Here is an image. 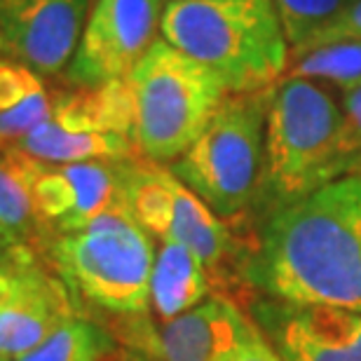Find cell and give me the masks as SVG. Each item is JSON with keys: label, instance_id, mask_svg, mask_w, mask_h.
<instances>
[{"label": "cell", "instance_id": "44dd1931", "mask_svg": "<svg viewBox=\"0 0 361 361\" xmlns=\"http://www.w3.org/2000/svg\"><path fill=\"white\" fill-rule=\"evenodd\" d=\"M348 40H361V0H350L343 7V12L331 21L326 28L312 35L305 45L291 49V56H298L307 49L331 45V42H348Z\"/></svg>", "mask_w": 361, "mask_h": 361}, {"label": "cell", "instance_id": "9a60e30c", "mask_svg": "<svg viewBox=\"0 0 361 361\" xmlns=\"http://www.w3.org/2000/svg\"><path fill=\"white\" fill-rule=\"evenodd\" d=\"M10 153H21L49 164L120 162L139 155L134 141L125 134L68 132L49 118L33 127Z\"/></svg>", "mask_w": 361, "mask_h": 361}, {"label": "cell", "instance_id": "8fae6325", "mask_svg": "<svg viewBox=\"0 0 361 361\" xmlns=\"http://www.w3.org/2000/svg\"><path fill=\"white\" fill-rule=\"evenodd\" d=\"M87 0H0V33L10 59L33 73L56 75L80 42Z\"/></svg>", "mask_w": 361, "mask_h": 361}, {"label": "cell", "instance_id": "6da1fadb", "mask_svg": "<svg viewBox=\"0 0 361 361\" xmlns=\"http://www.w3.org/2000/svg\"><path fill=\"white\" fill-rule=\"evenodd\" d=\"M240 270L270 298L361 312V174L261 219Z\"/></svg>", "mask_w": 361, "mask_h": 361}, {"label": "cell", "instance_id": "ba28073f", "mask_svg": "<svg viewBox=\"0 0 361 361\" xmlns=\"http://www.w3.org/2000/svg\"><path fill=\"white\" fill-rule=\"evenodd\" d=\"M3 157L17 174L47 235L78 230L111 212H127L125 160L49 164L21 153Z\"/></svg>", "mask_w": 361, "mask_h": 361}, {"label": "cell", "instance_id": "7a4b0ae2", "mask_svg": "<svg viewBox=\"0 0 361 361\" xmlns=\"http://www.w3.org/2000/svg\"><path fill=\"white\" fill-rule=\"evenodd\" d=\"M361 174L343 141V108L317 82L281 78L265 118L263 167L254 195L258 219L322 185Z\"/></svg>", "mask_w": 361, "mask_h": 361}, {"label": "cell", "instance_id": "7c38bea8", "mask_svg": "<svg viewBox=\"0 0 361 361\" xmlns=\"http://www.w3.org/2000/svg\"><path fill=\"white\" fill-rule=\"evenodd\" d=\"M73 312L66 284L33 258L14 265L0 286V355L17 359L42 343Z\"/></svg>", "mask_w": 361, "mask_h": 361}, {"label": "cell", "instance_id": "2e32d148", "mask_svg": "<svg viewBox=\"0 0 361 361\" xmlns=\"http://www.w3.org/2000/svg\"><path fill=\"white\" fill-rule=\"evenodd\" d=\"M207 265L180 244L160 242L150 274V307L162 322L188 312L212 295Z\"/></svg>", "mask_w": 361, "mask_h": 361}, {"label": "cell", "instance_id": "4fadbf2b", "mask_svg": "<svg viewBox=\"0 0 361 361\" xmlns=\"http://www.w3.org/2000/svg\"><path fill=\"white\" fill-rule=\"evenodd\" d=\"M251 317L235 300L212 293L200 305L134 336L139 355L153 361H223L251 329Z\"/></svg>", "mask_w": 361, "mask_h": 361}, {"label": "cell", "instance_id": "83f0119b", "mask_svg": "<svg viewBox=\"0 0 361 361\" xmlns=\"http://www.w3.org/2000/svg\"><path fill=\"white\" fill-rule=\"evenodd\" d=\"M0 361H14V359H7V357H3V355H0Z\"/></svg>", "mask_w": 361, "mask_h": 361}, {"label": "cell", "instance_id": "5b68a950", "mask_svg": "<svg viewBox=\"0 0 361 361\" xmlns=\"http://www.w3.org/2000/svg\"><path fill=\"white\" fill-rule=\"evenodd\" d=\"M134 99L136 153L150 162L178 160L226 99V85L162 38L127 78Z\"/></svg>", "mask_w": 361, "mask_h": 361}, {"label": "cell", "instance_id": "ac0fdd59", "mask_svg": "<svg viewBox=\"0 0 361 361\" xmlns=\"http://www.w3.org/2000/svg\"><path fill=\"white\" fill-rule=\"evenodd\" d=\"M115 352V338L104 326L71 314L45 341L14 361H106Z\"/></svg>", "mask_w": 361, "mask_h": 361}, {"label": "cell", "instance_id": "484cf974", "mask_svg": "<svg viewBox=\"0 0 361 361\" xmlns=\"http://www.w3.org/2000/svg\"><path fill=\"white\" fill-rule=\"evenodd\" d=\"M122 361H153V359L143 357L139 352H125V355H122Z\"/></svg>", "mask_w": 361, "mask_h": 361}, {"label": "cell", "instance_id": "e0dca14e", "mask_svg": "<svg viewBox=\"0 0 361 361\" xmlns=\"http://www.w3.org/2000/svg\"><path fill=\"white\" fill-rule=\"evenodd\" d=\"M49 111L52 94L42 78L10 56H0V153H10L49 118Z\"/></svg>", "mask_w": 361, "mask_h": 361}, {"label": "cell", "instance_id": "603a6c76", "mask_svg": "<svg viewBox=\"0 0 361 361\" xmlns=\"http://www.w3.org/2000/svg\"><path fill=\"white\" fill-rule=\"evenodd\" d=\"M223 361H281V359L277 352L272 350V345L263 338L256 324H251V329L247 331V336L242 338V343Z\"/></svg>", "mask_w": 361, "mask_h": 361}, {"label": "cell", "instance_id": "4316f807", "mask_svg": "<svg viewBox=\"0 0 361 361\" xmlns=\"http://www.w3.org/2000/svg\"><path fill=\"white\" fill-rule=\"evenodd\" d=\"M0 56H10V49H7V42L3 38V33H0Z\"/></svg>", "mask_w": 361, "mask_h": 361}, {"label": "cell", "instance_id": "30bf717a", "mask_svg": "<svg viewBox=\"0 0 361 361\" xmlns=\"http://www.w3.org/2000/svg\"><path fill=\"white\" fill-rule=\"evenodd\" d=\"M251 322L281 361H361V312L258 295Z\"/></svg>", "mask_w": 361, "mask_h": 361}, {"label": "cell", "instance_id": "d4e9b609", "mask_svg": "<svg viewBox=\"0 0 361 361\" xmlns=\"http://www.w3.org/2000/svg\"><path fill=\"white\" fill-rule=\"evenodd\" d=\"M28 258H33V256H26V258H19V261H0V286L5 284V279H7V274L12 272L14 265H19V263H24L28 261Z\"/></svg>", "mask_w": 361, "mask_h": 361}, {"label": "cell", "instance_id": "ffe728a7", "mask_svg": "<svg viewBox=\"0 0 361 361\" xmlns=\"http://www.w3.org/2000/svg\"><path fill=\"white\" fill-rule=\"evenodd\" d=\"M350 0H272L291 49L326 28Z\"/></svg>", "mask_w": 361, "mask_h": 361}, {"label": "cell", "instance_id": "7402d4cb", "mask_svg": "<svg viewBox=\"0 0 361 361\" xmlns=\"http://www.w3.org/2000/svg\"><path fill=\"white\" fill-rule=\"evenodd\" d=\"M343 141L348 155L361 169V87L343 97Z\"/></svg>", "mask_w": 361, "mask_h": 361}, {"label": "cell", "instance_id": "cb8c5ba5", "mask_svg": "<svg viewBox=\"0 0 361 361\" xmlns=\"http://www.w3.org/2000/svg\"><path fill=\"white\" fill-rule=\"evenodd\" d=\"M31 256V249L24 242H19L3 223H0V261H19Z\"/></svg>", "mask_w": 361, "mask_h": 361}, {"label": "cell", "instance_id": "277c9868", "mask_svg": "<svg viewBox=\"0 0 361 361\" xmlns=\"http://www.w3.org/2000/svg\"><path fill=\"white\" fill-rule=\"evenodd\" d=\"M45 240L59 279L73 295L118 317L148 312L155 247L129 212L104 214Z\"/></svg>", "mask_w": 361, "mask_h": 361}, {"label": "cell", "instance_id": "5bb4252c", "mask_svg": "<svg viewBox=\"0 0 361 361\" xmlns=\"http://www.w3.org/2000/svg\"><path fill=\"white\" fill-rule=\"evenodd\" d=\"M49 120L68 132L125 134L134 132V99L127 80H115L99 87H78L56 92L52 97Z\"/></svg>", "mask_w": 361, "mask_h": 361}, {"label": "cell", "instance_id": "d6986e66", "mask_svg": "<svg viewBox=\"0 0 361 361\" xmlns=\"http://www.w3.org/2000/svg\"><path fill=\"white\" fill-rule=\"evenodd\" d=\"M284 78H300L310 82H329L343 94L361 87V40L331 42L288 56Z\"/></svg>", "mask_w": 361, "mask_h": 361}, {"label": "cell", "instance_id": "3957f363", "mask_svg": "<svg viewBox=\"0 0 361 361\" xmlns=\"http://www.w3.org/2000/svg\"><path fill=\"white\" fill-rule=\"evenodd\" d=\"M160 35L219 75L228 94L272 90L291 56L272 0H169Z\"/></svg>", "mask_w": 361, "mask_h": 361}, {"label": "cell", "instance_id": "52a82bcc", "mask_svg": "<svg viewBox=\"0 0 361 361\" xmlns=\"http://www.w3.org/2000/svg\"><path fill=\"white\" fill-rule=\"evenodd\" d=\"M125 202L129 216L160 242L190 249L212 272L233 254V235L169 167L146 157L125 160Z\"/></svg>", "mask_w": 361, "mask_h": 361}, {"label": "cell", "instance_id": "9c48e42d", "mask_svg": "<svg viewBox=\"0 0 361 361\" xmlns=\"http://www.w3.org/2000/svg\"><path fill=\"white\" fill-rule=\"evenodd\" d=\"M162 0H97L68 63L75 87L127 80L160 31Z\"/></svg>", "mask_w": 361, "mask_h": 361}, {"label": "cell", "instance_id": "8992f818", "mask_svg": "<svg viewBox=\"0 0 361 361\" xmlns=\"http://www.w3.org/2000/svg\"><path fill=\"white\" fill-rule=\"evenodd\" d=\"M272 90L226 94L204 132L169 167L223 221L237 219L254 202Z\"/></svg>", "mask_w": 361, "mask_h": 361}, {"label": "cell", "instance_id": "f1b7e54d", "mask_svg": "<svg viewBox=\"0 0 361 361\" xmlns=\"http://www.w3.org/2000/svg\"><path fill=\"white\" fill-rule=\"evenodd\" d=\"M167 3H169V0H167Z\"/></svg>", "mask_w": 361, "mask_h": 361}]
</instances>
